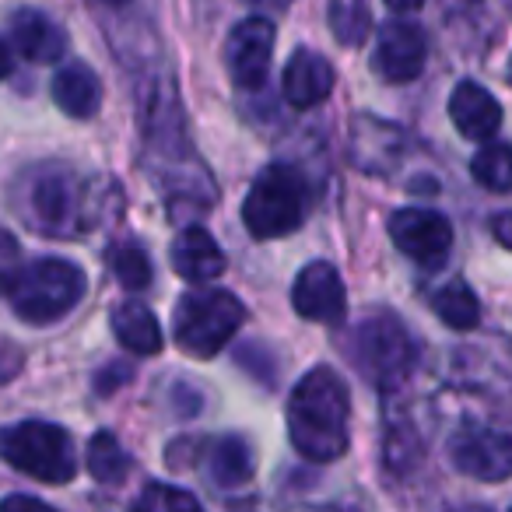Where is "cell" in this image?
Wrapping results in <instances>:
<instances>
[{
	"label": "cell",
	"instance_id": "1f68e13d",
	"mask_svg": "<svg viewBox=\"0 0 512 512\" xmlns=\"http://www.w3.org/2000/svg\"><path fill=\"white\" fill-rule=\"evenodd\" d=\"M92 4H99V8H127L130 0H92Z\"/></svg>",
	"mask_w": 512,
	"mask_h": 512
},
{
	"label": "cell",
	"instance_id": "9c48e42d",
	"mask_svg": "<svg viewBox=\"0 0 512 512\" xmlns=\"http://www.w3.org/2000/svg\"><path fill=\"white\" fill-rule=\"evenodd\" d=\"M390 239L407 260L432 271V267L446 264L449 249H453V228L442 214L425 211V207H404V211H393Z\"/></svg>",
	"mask_w": 512,
	"mask_h": 512
},
{
	"label": "cell",
	"instance_id": "6da1fadb",
	"mask_svg": "<svg viewBox=\"0 0 512 512\" xmlns=\"http://www.w3.org/2000/svg\"><path fill=\"white\" fill-rule=\"evenodd\" d=\"M351 400L341 376L327 365H316L295 383L288 400V439L295 453L313 463H334L348 453Z\"/></svg>",
	"mask_w": 512,
	"mask_h": 512
},
{
	"label": "cell",
	"instance_id": "277c9868",
	"mask_svg": "<svg viewBox=\"0 0 512 512\" xmlns=\"http://www.w3.org/2000/svg\"><path fill=\"white\" fill-rule=\"evenodd\" d=\"M306 179L292 165H267L242 200V221L253 239H281L295 232L306 214Z\"/></svg>",
	"mask_w": 512,
	"mask_h": 512
},
{
	"label": "cell",
	"instance_id": "52a82bcc",
	"mask_svg": "<svg viewBox=\"0 0 512 512\" xmlns=\"http://www.w3.org/2000/svg\"><path fill=\"white\" fill-rule=\"evenodd\" d=\"M246 320V309L221 288L190 292L176 302V344L193 358H214Z\"/></svg>",
	"mask_w": 512,
	"mask_h": 512
},
{
	"label": "cell",
	"instance_id": "2e32d148",
	"mask_svg": "<svg viewBox=\"0 0 512 512\" xmlns=\"http://www.w3.org/2000/svg\"><path fill=\"white\" fill-rule=\"evenodd\" d=\"M172 267L179 278L193 281V285H207L225 271V256H221L218 242L207 228H183L172 242Z\"/></svg>",
	"mask_w": 512,
	"mask_h": 512
},
{
	"label": "cell",
	"instance_id": "44dd1931",
	"mask_svg": "<svg viewBox=\"0 0 512 512\" xmlns=\"http://www.w3.org/2000/svg\"><path fill=\"white\" fill-rule=\"evenodd\" d=\"M327 18L330 32L341 46H365L372 32V15L365 0H327Z\"/></svg>",
	"mask_w": 512,
	"mask_h": 512
},
{
	"label": "cell",
	"instance_id": "484cf974",
	"mask_svg": "<svg viewBox=\"0 0 512 512\" xmlns=\"http://www.w3.org/2000/svg\"><path fill=\"white\" fill-rule=\"evenodd\" d=\"M18 267H22V260H18L15 235L0 228V295H4V288L11 285V278L18 274Z\"/></svg>",
	"mask_w": 512,
	"mask_h": 512
},
{
	"label": "cell",
	"instance_id": "603a6c76",
	"mask_svg": "<svg viewBox=\"0 0 512 512\" xmlns=\"http://www.w3.org/2000/svg\"><path fill=\"white\" fill-rule=\"evenodd\" d=\"M109 267H113L116 281H120L127 292H141V288H148L151 278H155L148 253H144L141 242H134V239H123L109 249Z\"/></svg>",
	"mask_w": 512,
	"mask_h": 512
},
{
	"label": "cell",
	"instance_id": "5bb4252c",
	"mask_svg": "<svg viewBox=\"0 0 512 512\" xmlns=\"http://www.w3.org/2000/svg\"><path fill=\"white\" fill-rule=\"evenodd\" d=\"M334 81L337 74L327 57L313 50H299L288 60L281 88H285V99L292 102V109H313L327 102V95L334 92Z\"/></svg>",
	"mask_w": 512,
	"mask_h": 512
},
{
	"label": "cell",
	"instance_id": "836d02e7",
	"mask_svg": "<svg viewBox=\"0 0 512 512\" xmlns=\"http://www.w3.org/2000/svg\"><path fill=\"white\" fill-rule=\"evenodd\" d=\"M509 81H512V64H509Z\"/></svg>",
	"mask_w": 512,
	"mask_h": 512
},
{
	"label": "cell",
	"instance_id": "8fae6325",
	"mask_svg": "<svg viewBox=\"0 0 512 512\" xmlns=\"http://www.w3.org/2000/svg\"><path fill=\"white\" fill-rule=\"evenodd\" d=\"M428 43L425 32L411 22H390L379 29L376 36V57H372V71L390 85H407L425 71Z\"/></svg>",
	"mask_w": 512,
	"mask_h": 512
},
{
	"label": "cell",
	"instance_id": "8992f818",
	"mask_svg": "<svg viewBox=\"0 0 512 512\" xmlns=\"http://www.w3.org/2000/svg\"><path fill=\"white\" fill-rule=\"evenodd\" d=\"M0 456L43 484H67L78 474L71 435L50 421H22L0 432Z\"/></svg>",
	"mask_w": 512,
	"mask_h": 512
},
{
	"label": "cell",
	"instance_id": "f1b7e54d",
	"mask_svg": "<svg viewBox=\"0 0 512 512\" xmlns=\"http://www.w3.org/2000/svg\"><path fill=\"white\" fill-rule=\"evenodd\" d=\"M386 8L397 11V15H414V11L425 8V0H386Z\"/></svg>",
	"mask_w": 512,
	"mask_h": 512
},
{
	"label": "cell",
	"instance_id": "d4e9b609",
	"mask_svg": "<svg viewBox=\"0 0 512 512\" xmlns=\"http://www.w3.org/2000/svg\"><path fill=\"white\" fill-rule=\"evenodd\" d=\"M137 512H204L200 502L183 488H172V484H148L137 498Z\"/></svg>",
	"mask_w": 512,
	"mask_h": 512
},
{
	"label": "cell",
	"instance_id": "ba28073f",
	"mask_svg": "<svg viewBox=\"0 0 512 512\" xmlns=\"http://www.w3.org/2000/svg\"><path fill=\"white\" fill-rule=\"evenodd\" d=\"M274 43H278V29L271 18H246L239 22L225 39V67L232 81L246 92L264 88L267 71H271Z\"/></svg>",
	"mask_w": 512,
	"mask_h": 512
},
{
	"label": "cell",
	"instance_id": "4316f807",
	"mask_svg": "<svg viewBox=\"0 0 512 512\" xmlns=\"http://www.w3.org/2000/svg\"><path fill=\"white\" fill-rule=\"evenodd\" d=\"M0 512H57V509H50V505L32 495H8L0 502Z\"/></svg>",
	"mask_w": 512,
	"mask_h": 512
},
{
	"label": "cell",
	"instance_id": "d6a6232c",
	"mask_svg": "<svg viewBox=\"0 0 512 512\" xmlns=\"http://www.w3.org/2000/svg\"><path fill=\"white\" fill-rule=\"evenodd\" d=\"M449 512H491V509H484V505H463V509H449Z\"/></svg>",
	"mask_w": 512,
	"mask_h": 512
},
{
	"label": "cell",
	"instance_id": "f546056e",
	"mask_svg": "<svg viewBox=\"0 0 512 512\" xmlns=\"http://www.w3.org/2000/svg\"><path fill=\"white\" fill-rule=\"evenodd\" d=\"M11 64H15V60H11L8 43H4V39H0V81H4V78H8V74H11Z\"/></svg>",
	"mask_w": 512,
	"mask_h": 512
},
{
	"label": "cell",
	"instance_id": "3957f363",
	"mask_svg": "<svg viewBox=\"0 0 512 512\" xmlns=\"http://www.w3.org/2000/svg\"><path fill=\"white\" fill-rule=\"evenodd\" d=\"M15 207L25 214L36 232L43 235H81L88 221V190L74 172L60 165H43L22 179V190L15 197Z\"/></svg>",
	"mask_w": 512,
	"mask_h": 512
},
{
	"label": "cell",
	"instance_id": "d6986e66",
	"mask_svg": "<svg viewBox=\"0 0 512 512\" xmlns=\"http://www.w3.org/2000/svg\"><path fill=\"white\" fill-rule=\"evenodd\" d=\"M256 470V456L242 435H225V439L211 442L207 449V474L218 488H242V484L253 477Z\"/></svg>",
	"mask_w": 512,
	"mask_h": 512
},
{
	"label": "cell",
	"instance_id": "e0dca14e",
	"mask_svg": "<svg viewBox=\"0 0 512 512\" xmlns=\"http://www.w3.org/2000/svg\"><path fill=\"white\" fill-rule=\"evenodd\" d=\"M53 102L74 120H88L102 106V81L92 67L67 64L53 74Z\"/></svg>",
	"mask_w": 512,
	"mask_h": 512
},
{
	"label": "cell",
	"instance_id": "4dcf8cb0",
	"mask_svg": "<svg viewBox=\"0 0 512 512\" xmlns=\"http://www.w3.org/2000/svg\"><path fill=\"white\" fill-rule=\"evenodd\" d=\"M246 4H253V8H264V11H285L292 0H246Z\"/></svg>",
	"mask_w": 512,
	"mask_h": 512
},
{
	"label": "cell",
	"instance_id": "30bf717a",
	"mask_svg": "<svg viewBox=\"0 0 512 512\" xmlns=\"http://www.w3.org/2000/svg\"><path fill=\"white\" fill-rule=\"evenodd\" d=\"M449 463L474 481H509L512 477V435L495 428H460L449 439Z\"/></svg>",
	"mask_w": 512,
	"mask_h": 512
},
{
	"label": "cell",
	"instance_id": "5b68a950",
	"mask_svg": "<svg viewBox=\"0 0 512 512\" xmlns=\"http://www.w3.org/2000/svg\"><path fill=\"white\" fill-rule=\"evenodd\" d=\"M351 358L358 372L379 390H397L407 383L418 365V344L407 334V327L390 313H376L358 323L351 337Z\"/></svg>",
	"mask_w": 512,
	"mask_h": 512
},
{
	"label": "cell",
	"instance_id": "9a60e30c",
	"mask_svg": "<svg viewBox=\"0 0 512 512\" xmlns=\"http://www.w3.org/2000/svg\"><path fill=\"white\" fill-rule=\"evenodd\" d=\"M11 39H15V50L32 64H53L67 53V32L36 8L15 11Z\"/></svg>",
	"mask_w": 512,
	"mask_h": 512
},
{
	"label": "cell",
	"instance_id": "e575fe53",
	"mask_svg": "<svg viewBox=\"0 0 512 512\" xmlns=\"http://www.w3.org/2000/svg\"><path fill=\"white\" fill-rule=\"evenodd\" d=\"M509 512H512V509H509Z\"/></svg>",
	"mask_w": 512,
	"mask_h": 512
},
{
	"label": "cell",
	"instance_id": "7c38bea8",
	"mask_svg": "<svg viewBox=\"0 0 512 512\" xmlns=\"http://www.w3.org/2000/svg\"><path fill=\"white\" fill-rule=\"evenodd\" d=\"M292 306L302 320L313 323H341L348 313V295H344V281L334 264L316 260V264L302 267L292 288Z\"/></svg>",
	"mask_w": 512,
	"mask_h": 512
},
{
	"label": "cell",
	"instance_id": "cb8c5ba5",
	"mask_svg": "<svg viewBox=\"0 0 512 512\" xmlns=\"http://www.w3.org/2000/svg\"><path fill=\"white\" fill-rule=\"evenodd\" d=\"M470 172H474V179L484 186V190L509 193L512 190V148H509V144L488 141L474 155Z\"/></svg>",
	"mask_w": 512,
	"mask_h": 512
},
{
	"label": "cell",
	"instance_id": "7a4b0ae2",
	"mask_svg": "<svg viewBox=\"0 0 512 512\" xmlns=\"http://www.w3.org/2000/svg\"><path fill=\"white\" fill-rule=\"evenodd\" d=\"M4 295L11 299L18 320L32 323V327H46V323L64 320L85 299V274L71 260L46 256V260H32V264L18 267Z\"/></svg>",
	"mask_w": 512,
	"mask_h": 512
},
{
	"label": "cell",
	"instance_id": "83f0119b",
	"mask_svg": "<svg viewBox=\"0 0 512 512\" xmlns=\"http://www.w3.org/2000/svg\"><path fill=\"white\" fill-rule=\"evenodd\" d=\"M491 235H495V239L502 242L505 249H512V214L509 211L495 214V218H491Z\"/></svg>",
	"mask_w": 512,
	"mask_h": 512
},
{
	"label": "cell",
	"instance_id": "7402d4cb",
	"mask_svg": "<svg viewBox=\"0 0 512 512\" xmlns=\"http://www.w3.org/2000/svg\"><path fill=\"white\" fill-rule=\"evenodd\" d=\"M88 474L99 484H120L130 474V456L116 442L113 432L92 435V442H88Z\"/></svg>",
	"mask_w": 512,
	"mask_h": 512
},
{
	"label": "cell",
	"instance_id": "ffe728a7",
	"mask_svg": "<svg viewBox=\"0 0 512 512\" xmlns=\"http://www.w3.org/2000/svg\"><path fill=\"white\" fill-rule=\"evenodd\" d=\"M432 306L435 316L453 330H474L481 323V302H477V295L463 281H449L446 288H439Z\"/></svg>",
	"mask_w": 512,
	"mask_h": 512
},
{
	"label": "cell",
	"instance_id": "ac0fdd59",
	"mask_svg": "<svg viewBox=\"0 0 512 512\" xmlns=\"http://www.w3.org/2000/svg\"><path fill=\"white\" fill-rule=\"evenodd\" d=\"M116 341L134 355H158L162 351V327L144 302H120L109 316Z\"/></svg>",
	"mask_w": 512,
	"mask_h": 512
},
{
	"label": "cell",
	"instance_id": "4fadbf2b",
	"mask_svg": "<svg viewBox=\"0 0 512 512\" xmlns=\"http://www.w3.org/2000/svg\"><path fill=\"white\" fill-rule=\"evenodd\" d=\"M449 120L470 141H488L502 127V106L488 88L474 81H460L449 95Z\"/></svg>",
	"mask_w": 512,
	"mask_h": 512
}]
</instances>
